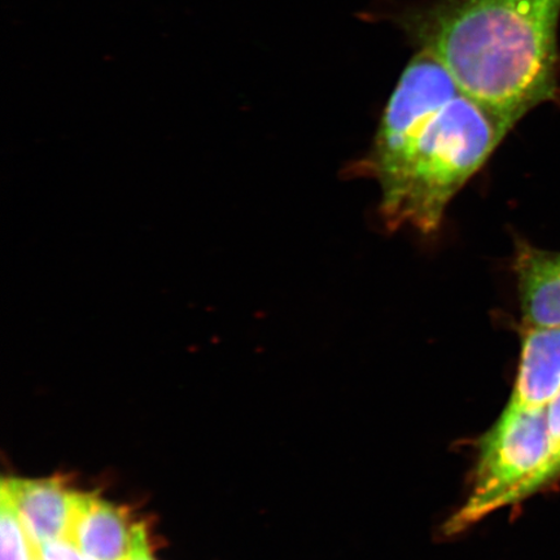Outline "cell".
Here are the masks:
<instances>
[{
	"mask_svg": "<svg viewBox=\"0 0 560 560\" xmlns=\"http://www.w3.org/2000/svg\"><path fill=\"white\" fill-rule=\"evenodd\" d=\"M514 269L524 327L560 328V252L521 243Z\"/></svg>",
	"mask_w": 560,
	"mask_h": 560,
	"instance_id": "7",
	"label": "cell"
},
{
	"mask_svg": "<svg viewBox=\"0 0 560 560\" xmlns=\"http://www.w3.org/2000/svg\"><path fill=\"white\" fill-rule=\"evenodd\" d=\"M125 560H155L151 556L149 542H147V536L136 545L135 550H132L130 556Z\"/></svg>",
	"mask_w": 560,
	"mask_h": 560,
	"instance_id": "12",
	"label": "cell"
},
{
	"mask_svg": "<svg viewBox=\"0 0 560 560\" xmlns=\"http://www.w3.org/2000/svg\"><path fill=\"white\" fill-rule=\"evenodd\" d=\"M0 492L11 501L35 545L68 540L80 493L59 479H3Z\"/></svg>",
	"mask_w": 560,
	"mask_h": 560,
	"instance_id": "5",
	"label": "cell"
},
{
	"mask_svg": "<svg viewBox=\"0 0 560 560\" xmlns=\"http://www.w3.org/2000/svg\"><path fill=\"white\" fill-rule=\"evenodd\" d=\"M550 452L546 462L542 486H549L560 478V395L548 406Z\"/></svg>",
	"mask_w": 560,
	"mask_h": 560,
	"instance_id": "10",
	"label": "cell"
},
{
	"mask_svg": "<svg viewBox=\"0 0 560 560\" xmlns=\"http://www.w3.org/2000/svg\"><path fill=\"white\" fill-rule=\"evenodd\" d=\"M509 132L464 94L445 104L412 140L394 174L380 185L385 226L435 233L454 196Z\"/></svg>",
	"mask_w": 560,
	"mask_h": 560,
	"instance_id": "2",
	"label": "cell"
},
{
	"mask_svg": "<svg viewBox=\"0 0 560 560\" xmlns=\"http://www.w3.org/2000/svg\"><path fill=\"white\" fill-rule=\"evenodd\" d=\"M549 452L548 408L508 404L481 439L471 492L447 521L445 534L458 535L494 511L538 492L544 488Z\"/></svg>",
	"mask_w": 560,
	"mask_h": 560,
	"instance_id": "3",
	"label": "cell"
},
{
	"mask_svg": "<svg viewBox=\"0 0 560 560\" xmlns=\"http://www.w3.org/2000/svg\"><path fill=\"white\" fill-rule=\"evenodd\" d=\"M560 0H438L398 23L509 131L558 93Z\"/></svg>",
	"mask_w": 560,
	"mask_h": 560,
	"instance_id": "1",
	"label": "cell"
},
{
	"mask_svg": "<svg viewBox=\"0 0 560 560\" xmlns=\"http://www.w3.org/2000/svg\"><path fill=\"white\" fill-rule=\"evenodd\" d=\"M560 395V328L525 327L510 405L544 409Z\"/></svg>",
	"mask_w": 560,
	"mask_h": 560,
	"instance_id": "8",
	"label": "cell"
},
{
	"mask_svg": "<svg viewBox=\"0 0 560 560\" xmlns=\"http://www.w3.org/2000/svg\"><path fill=\"white\" fill-rule=\"evenodd\" d=\"M460 90L435 56L419 50L406 66L377 129L373 150L362 166L382 184L401 163L412 140Z\"/></svg>",
	"mask_w": 560,
	"mask_h": 560,
	"instance_id": "4",
	"label": "cell"
},
{
	"mask_svg": "<svg viewBox=\"0 0 560 560\" xmlns=\"http://www.w3.org/2000/svg\"><path fill=\"white\" fill-rule=\"evenodd\" d=\"M39 560H93L67 538L38 546Z\"/></svg>",
	"mask_w": 560,
	"mask_h": 560,
	"instance_id": "11",
	"label": "cell"
},
{
	"mask_svg": "<svg viewBox=\"0 0 560 560\" xmlns=\"http://www.w3.org/2000/svg\"><path fill=\"white\" fill-rule=\"evenodd\" d=\"M121 508L94 494H80L68 540L93 560H125L145 537Z\"/></svg>",
	"mask_w": 560,
	"mask_h": 560,
	"instance_id": "6",
	"label": "cell"
},
{
	"mask_svg": "<svg viewBox=\"0 0 560 560\" xmlns=\"http://www.w3.org/2000/svg\"><path fill=\"white\" fill-rule=\"evenodd\" d=\"M0 560H39L38 546L26 534L15 508L7 497L0 493Z\"/></svg>",
	"mask_w": 560,
	"mask_h": 560,
	"instance_id": "9",
	"label": "cell"
}]
</instances>
